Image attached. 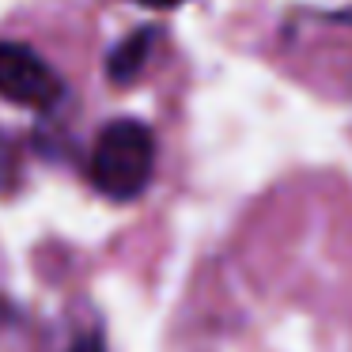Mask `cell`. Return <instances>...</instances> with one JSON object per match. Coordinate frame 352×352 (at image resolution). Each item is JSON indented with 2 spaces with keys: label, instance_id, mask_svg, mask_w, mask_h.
<instances>
[{
  "label": "cell",
  "instance_id": "cell-1",
  "mask_svg": "<svg viewBox=\"0 0 352 352\" xmlns=\"http://www.w3.org/2000/svg\"><path fill=\"white\" fill-rule=\"evenodd\" d=\"M155 170V137L144 122H110L91 152V182L110 201H133L148 190Z\"/></svg>",
  "mask_w": 352,
  "mask_h": 352
},
{
  "label": "cell",
  "instance_id": "cell-2",
  "mask_svg": "<svg viewBox=\"0 0 352 352\" xmlns=\"http://www.w3.org/2000/svg\"><path fill=\"white\" fill-rule=\"evenodd\" d=\"M0 95L27 110H54L65 99V84L31 46L0 42Z\"/></svg>",
  "mask_w": 352,
  "mask_h": 352
},
{
  "label": "cell",
  "instance_id": "cell-3",
  "mask_svg": "<svg viewBox=\"0 0 352 352\" xmlns=\"http://www.w3.org/2000/svg\"><path fill=\"white\" fill-rule=\"evenodd\" d=\"M152 42H155V31H137L133 38H125L122 46L110 54L107 76L114 80V84H133V80L140 76V69H144L148 54H152Z\"/></svg>",
  "mask_w": 352,
  "mask_h": 352
},
{
  "label": "cell",
  "instance_id": "cell-4",
  "mask_svg": "<svg viewBox=\"0 0 352 352\" xmlns=\"http://www.w3.org/2000/svg\"><path fill=\"white\" fill-rule=\"evenodd\" d=\"M19 182V152L4 133H0V193H12Z\"/></svg>",
  "mask_w": 352,
  "mask_h": 352
},
{
  "label": "cell",
  "instance_id": "cell-5",
  "mask_svg": "<svg viewBox=\"0 0 352 352\" xmlns=\"http://www.w3.org/2000/svg\"><path fill=\"white\" fill-rule=\"evenodd\" d=\"M69 352H107V349H102V341H99L95 333H87V337H80V341L72 344Z\"/></svg>",
  "mask_w": 352,
  "mask_h": 352
},
{
  "label": "cell",
  "instance_id": "cell-6",
  "mask_svg": "<svg viewBox=\"0 0 352 352\" xmlns=\"http://www.w3.org/2000/svg\"><path fill=\"white\" fill-rule=\"evenodd\" d=\"M137 4H144V8H175L182 0H137Z\"/></svg>",
  "mask_w": 352,
  "mask_h": 352
}]
</instances>
